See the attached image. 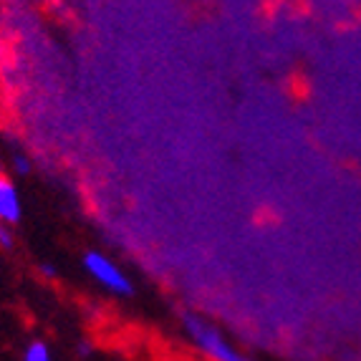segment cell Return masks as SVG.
<instances>
[{"label":"cell","mask_w":361,"mask_h":361,"mask_svg":"<svg viewBox=\"0 0 361 361\" xmlns=\"http://www.w3.org/2000/svg\"><path fill=\"white\" fill-rule=\"evenodd\" d=\"M11 164H13V169H16V175H28V172H30L28 154H20V152H16V154H13V159H11Z\"/></svg>","instance_id":"8992f818"},{"label":"cell","mask_w":361,"mask_h":361,"mask_svg":"<svg viewBox=\"0 0 361 361\" xmlns=\"http://www.w3.org/2000/svg\"><path fill=\"white\" fill-rule=\"evenodd\" d=\"M182 321H185V331L190 334V338H192V341L197 343L200 349L205 351L212 361H247V359H243L228 341H225L223 334L217 331L215 326H210L207 321L200 319V316L185 313Z\"/></svg>","instance_id":"7a4b0ae2"},{"label":"cell","mask_w":361,"mask_h":361,"mask_svg":"<svg viewBox=\"0 0 361 361\" xmlns=\"http://www.w3.org/2000/svg\"><path fill=\"white\" fill-rule=\"evenodd\" d=\"M0 247H3V250H13V247H16V233H13V225L0 223Z\"/></svg>","instance_id":"5b68a950"},{"label":"cell","mask_w":361,"mask_h":361,"mask_svg":"<svg viewBox=\"0 0 361 361\" xmlns=\"http://www.w3.org/2000/svg\"><path fill=\"white\" fill-rule=\"evenodd\" d=\"M20 217H23V200H20L18 187L6 172H0V223L16 228Z\"/></svg>","instance_id":"3957f363"},{"label":"cell","mask_w":361,"mask_h":361,"mask_svg":"<svg viewBox=\"0 0 361 361\" xmlns=\"http://www.w3.org/2000/svg\"><path fill=\"white\" fill-rule=\"evenodd\" d=\"M41 273H43V276H49V278L56 276V271L51 268V265H41Z\"/></svg>","instance_id":"ba28073f"},{"label":"cell","mask_w":361,"mask_h":361,"mask_svg":"<svg viewBox=\"0 0 361 361\" xmlns=\"http://www.w3.org/2000/svg\"><path fill=\"white\" fill-rule=\"evenodd\" d=\"M23 361H51V351H49V346L43 341H33L25 349V356H23Z\"/></svg>","instance_id":"277c9868"},{"label":"cell","mask_w":361,"mask_h":361,"mask_svg":"<svg viewBox=\"0 0 361 361\" xmlns=\"http://www.w3.org/2000/svg\"><path fill=\"white\" fill-rule=\"evenodd\" d=\"M6 54H8V49H6V38L0 36V63L6 61Z\"/></svg>","instance_id":"52a82bcc"},{"label":"cell","mask_w":361,"mask_h":361,"mask_svg":"<svg viewBox=\"0 0 361 361\" xmlns=\"http://www.w3.org/2000/svg\"><path fill=\"white\" fill-rule=\"evenodd\" d=\"M84 271L91 276L94 283H99L102 288H106L109 293L114 295H132L134 293V283L129 281V276L121 271L114 260L104 255L102 250H86L84 258H81Z\"/></svg>","instance_id":"6da1fadb"}]
</instances>
